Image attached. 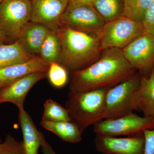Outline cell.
Returning a JSON list of instances; mask_svg holds the SVG:
<instances>
[{
  "mask_svg": "<svg viewBox=\"0 0 154 154\" xmlns=\"http://www.w3.org/2000/svg\"><path fill=\"white\" fill-rule=\"evenodd\" d=\"M137 71L125 57L122 49L106 48L102 50L99 60L93 64L69 72V92L112 88L129 79Z\"/></svg>",
  "mask_w": 154,
  "mask_h": 154,
  "instance_id": "1",
  "label": "cell"
},
{
  "mask_svg": "<svg viewBox=\"0 0 154 154\" xmlns=\"http://www.w3.org/2000/svg\"><path fill=\"white\" fill-rule=\"evenodd\" d=\"M105 23L123 16L124 0H94L92 4Z\"/></svg>",
  "mask_w": 154,
  "mask_h": 154,
  "instance_id": "19",
  "label": "cell"
},
{
  "mask_svg": "<svg viewBox=\"0 0 154 154\" xmlns=\"http://www.w3.org/2000/svg\"><path fill=\"white\" fill-rule=\"evenodd\" d=\"M42 154H57L51 146L47 142L42 147Z\"/></svg>",
  "mask_w": 154,
  "mask_h": 154,
  "instance_id": "27",
  "label": "cell"
},
{
  "mask_svg": "<svg viewBox=\"0 0 154 154\" xmlns=\"http://www.w3.org/2000/svg\"><path fill=\"white\" fill-rule=\"evenodd\" d=\"M134 107L144 117L154 118V70L148 78H142L135 97Z\"/></svg>",
  "mask_w": 154,
  "mask_h": 154,
  "instance_id": "16",
  "label": "cell"
},
{
  "mask_svg": "<svg viewBox=\"0 0 154 154\" xmlns=\"http://www.w3.org/2000/svg\"><path fill=\"white\" fill-rule=\"evenodd\" d=\"M144 30L154 35V0H152L142 21Z\"/></svg>",
  "mask_w": 154,
  "mask_h": 154,
  "instance_id": "25",
  "label": "cell"
},
{
  "mask_svg": "<svg viewBox=\"0 0 154 154\" xmlns=\"http://www.w3.org/2000/svg\"><path fill=\"white\" fill-rule=\"evenodd\" d=\"M123 16L142 22L152 0H124Z\"/></svg>",
  "mask_w": 154,
  "mask_h": 154,
  "instance_id": "22",
  "label": "cell"
},
{
  "mask_svg": "<svg viewBox=\"0 0 154 154\" xmlns=\"http://www.w3.org/2000/svg\"><path fill=\"white\" fill-rule=\"evenodd\" d=\"M60 51V39L57 31L51 30L43 42L38 56L49 64L58 63Z\"/></svg>",
  "mask_w": 154,
  "mask_h": 154,
  "instance_id": "20",
  "label": "cell"
},
{
  "mask_svg": "<svg viewBox=\"0 0 154 154\" xmlns=\"http://www.w3.org/2000/svg\"><path fill=\"white\" fill-rule=\"evenodd\" d=\"M96 134L109 136L136 135L154 129V118L140 116L133 112L115 119H104L94 125Z\"/></svg>",
  "mask_w": 154,
  "mask_h": 154,
  "instance_id": "8",
  "label": "cell"
},
{
  "mask_svg": "<svg viewBox=\"0 0 154 154\" xmlns=\"http://www.w3.org/2000/svg\"><path fill=\"white\" fill-rule=\"evenodd\" d=\"M0 154H25L22 141H17L10 134L0 143Z\"/></svg>",
  "mask_w": 154,
  "mask_h": 154,
  "instance_id": "24",
  "label": "cell"
},
{
  "mask_svg": "<svg viewBox=\"0 0 154 154\" xmlns=\"http://www.w3.org/2000/svg\"><path fill=\"white\" fill-rule=\"evenodd\" d=\"M8 41L7 37L5 35V33H4L2 30L0 28V44H2V43Z\"/></svg>",
  "mask_w": 154,
  "mask_h": 154,
  "instance_id": "28",
  "label": "cell"
},
{
  "mask_svg": "<svg viewBox=\"0 0 154 154\" xmlns=\"http://www.w3.org/2000/svg\"><path fill=\"white\" fill-rule=\"evenodd\" d=\"M125 57L142 77L147 78L154 70V35L144 31L122 49Z\"/></svg>",
  "mask_w": 154,
  "mask_h": 154,
  "instance_id": "9",
  "label": "cell"
},
{
  "mask_svg": "<svg viewBox=\"0 0 154 154\" xmlns=\"http://www.w3.org/2000/svg\"><path fill=\"white\" fill-rule=\"evenodd\" d=\"M57 32L61 44L58 63L69 72L86 68L100 58L102 51L98 36L63 25Z\"/></svg>",
  "mask_w": 154,
  "mask_h": 154,
  "instance_id": "2",
  "label": "cell"
},
{
  "mask_svg": "<svg viewBox=\"0 0 154 154\" xmlns=\"http://www.w3.org/2000/svg\"><path fill=\"white\" fill-rule=\"evenodd\" d=\"M31 0H3L0 4V28L8 41L19 38L21 31L31 20Z\"/></svg>",
  "mask_w": 154,
  "mask_h": 154,
  "instance_id": "6",
  "label": "cell"
},
{
  "mask_svg": "<svg viewBox=\"0 0 154 154\" xmlns=\"http://www.w3.org/2000/svg\"><path fill=\"white\" fill-rule=\"evenodd\" d=\"M2 143V140H1V139H0V143Z\"/></svg>",
  "mask_w": 154,
  "mask_h": 154,
  "instance_id": "32",
  "label": "cell"
},
{
  "mask_svg": "<svg viewBox=\"0 0 154 154\" xmlns=\"http://www.w3.org/2000/svg\"><path fill=\"white\" fill-rule=\"evenodd\" d=\"M66 1H67L68 2H70V1H73V0H66Z\"/></svg>",
  "mask_w": 154,
  "mask_h": 154,
  "instance_id": "30",
  "label": "cell"
},
{
  "mask_svg": "<svg viewBox=\"0 0 154 154\" xmlns=\"http://www.w3.org/2000/svg\"><path fill=\"white\" fill-rule=\"evenodd\" d=\"M34 56L27 52L18 40L9 44H0V69L27 61Z\"/></svg>",
  "mask_w": 154,
  "mask_h": 154,
  "instance_id": "18",
  "label": "cell"
},
{
  "mask_svg": "<svg viewBox=\"0 0 154 154\" xmlns=\"http://www.w3.org/2000/svg\"><path fill=\"white\" fill-rule=\"evenodd\" d=\"M49 64L38 55L20 63L14 64L0 69V88L8 85L15 81L38 72H47Z\"/></svg>",
  "mask_w": 154,
  "mask_h": 154,
  "instance_id": "13",
  "label": "cell"
},
{
  "mask_svg": "<svg viewBox=\"0 0 154 154\" xmlns=\"http://www.w3.org/2000/svg\"><path fill=\"white\" fill-rule=\"evenodd\" d=\"M94 143L103 154H143L145 138L143 134L125 138L96 134Z\"/></svg>",
  "mask_w": 154,
  "mask_h": 154,
  "instance_id": "10",
  "label": "cell"
},
{
  "mask_svg": "<svg viewBox=\"0 0 154 154\" xmlns=\"http://www.w3.org/2000/svg\"><path fill=\"white\" fill-rule=\"evenodd\" d=\"M47 77V72L32 73L1 89L0 104L10 102L18 109L24 107L25 99L33 86Z\"/></svg>",
  "mask_w": 154,
  "mask_h": 154,
  "instance_id": "12",
  "label": "cell"
},
{
  "mask_svg": "<svg viewBox=\"0 0 154 154\" xmlns=\"http://www.w3.org/2000/svg\"><path fill=\"white\" fill-rule=\"evenodd\" d=\"M143 134L145 138L143 154H154V129L147 130Z\"/></svg>",
  "mask_w": 154,
  "mask_h": 154,
  "instance_id": "26",
  "label": "cell"
},
{
  "mask_svg": "<svg viewBox=\"0 0 154 154\" xmlns=\"http://www.w3.org/2000/svg\"><path fill=\"white\" fill-rule=\"evenodd\" d=\"M31 1H32V0H31Z\"/></svg>",
  "mask_w": 154,
  "mask_h": 154,
  "instance_id": "34",
  "label": "cell"
},
{
  "mask_svg": "<svg viewBox=\"0 0 154 154\" xmlns=\"http://www.w3.org/2000/svg\"><path fill=\"white\" fill-rule=\"evenodd\" d=\"M110 88L83 92H69L66 103L71 121L83 132L105 119L106 96Z\"/></svg>",
  "mask_w": 154,
  "mask_h": 154,
  "instance_id": "3",
  "label": "cell"
},
{
  "mask_svg": "<svg viewBox=\"0 0 154 154\" xmlns=\"http://www.w3.org/2000/svg\"><path fill=\"white\" fill-rule=\"evenodd\" d=\"M40 125L45 129L56 135L64 141L76 143L82 140L83 131L78 125L72 121L51 122L42 120Z\"/></svg>",
  "mask_w": 154,
  "mask_h": 154,
  "instance_id": "17",
  "label": "cell"
},
{
  "mask_svg": "<svg viewBox=\"0 0 154 154\" xmlns=\"http://www.w3.org/2000/svg\"><path fill=\"white\" fill-rule=\"evenodd\" d=\"M141 22L122 16L106 22L99 36L102 50L108 48L122 49L143 31Z\"/></svg>",
  "mask_w": 154,
  "mask_h": 154,
  "instance_id": "5",
  "label": "cell"
},
{
  "mask_svg": "<svg viewBox=\"0 0 154 154\" xmlns=\"http://www.w3.org/2000/svg\"><path fill=\"white\" fill-rule=\"evenodd\" d=\"M62 25L99 37L105 22L90 5L69 2L61 18Z\"/></svg>",
  "mask_w": 154,
  "mask_h": 154,
  "instance_id": "7",
  "label": "cell"
},
{
  "mask_svg": "<svg viewBox=\"0 0 154 154\" xmlns=\"http://www.w3.org/2000/svg\"><path fill=\"white\" fill-rule=\"evenodd\" d=\"M47 77L51 84L56 88H63L69 80V72L58 63H50Z\"/></svg>",
  "mask_w": 154,
  "mask_h": 154,
  "instance_id": "23",
  "label": "cell"
},
{
  "mask_svg": "<svg viewBox=\"0 0 154 154\" xmlns=\"http://www.w3.org/2000/svg\"><path fill=\"white\" fill-rule=\"evenodd\" d=\"M31 22L40 23L57 31L69 2L66 0H32Z\"/></svg>",
  "mask_w": 154,
  "mask_h": 154,
  "instance_id": "11",
  "label": "cell"
},
{
  "mask_svg": "<svg viewBox=\"0 0 154 154\" xmlns=\"http://www.w3.org/2000/svg\"><path fill=\"white\" fill-rule=\"evenodd\" d=\"M3 1V0H0V4Z\"/></svg>",
  "mask_w": 154,
  "mask_h": 154,
  "instance_id": "31",
  "label": "cell"
},
{
  "mask_svg": "<svg viewBox=\"0 0 154 154\" xmlns=\"http://www.w3.org/2000/svg\"><path fill=\"white\" fill-rule=\"evenodd\" d=\"M42 114L43 121L61 122L71 121L66 108L52 99H48L44 104Z\"/></svg>",
  "mask_w": 154,
  "mask_h": 154,
  "instance_id": "21",
  "label": "cell"
},
{
  "mask_svg": "<svg viewBox=\"0 0 154 154\" xmlns=\"http://www.w3.org/2000/svg\"><path fill=\"white\" fill-rule=\"evenodd\" d=\"M51 30L45 25L30 21L22 29L17 40L28 53L38 55L42 45Z\"/></svg>",
  "mask_w": 154,
  "mask_h": 154,
  "instance_id": "15",
  "label": "cell"
},
{
  "mask_svg": "<svg viewBox=\"0 0 154 154\" xmlns=\"http://www.w3.org/2000/svg\"><path fill=\"white\" fill-rule=\"evenodd\" d=\"M19 110V122L23 135L22 142L25 154H38L39 149L46 142L44 135L37 129L24 107Z\"/></svg>",
  "mask_w": 154,
  "mask_h": 154,
  "instance_id": "14",
  "label": "cell"
},
{
  "mask_svg": "<svg viewBox=\"0 0 154 154\" xmlns=\"http://www.w3.org/2000/svg\"><path fill=\"white\" fill-rule=\"evenodd\" d=\"M74 2L85 5H90L92 6L94 0H73Z\"/></svg>",
  "mask_w": 154,
  "mask_h": 154,
  "instance_id": "29",
  "label": "cell"
},
{
  "mask_svg": "<svg viewBox=\"0 0 154 154\" xmlns=\"http://www.w3.org/2000/svg\"><path fill=\"white\" fill-rule=\"evenodd\" d=\"M142 77L138 72L110 88L106 96L105 119H115L135 110L134 99Z\"/></svg>",
  "mask_w": 154,
  "mask_h": 154,
  "instance_id": "4",
  "label": "cell"
},
{
  "mask_svg": "<svg viewBox=\"0 0 154 154\" xmlns=\"http://www.w3.org/2000/svg\"><path fill=\"white\" fill-rule=\"evenodd\" d=\"M1 88H0V91H1Z\"/></svg>",
  "mask_w": 154,
  "mask_h": 154,
  "instance_id": "33",
  "label": "cell"
}]
</instances>
